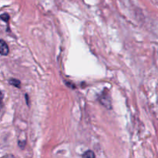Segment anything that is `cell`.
I'll list each match as a JSON object with an SVG mask.
<instances>
[{
    "mask_svg": "<svg viewBox=\"0 0 158 158\" xmlns=\"http://www.w3.org/2000/svg\"><path fill=\"white\" fill-rule=\"evenodd\" d=\"M9 52V46L3 40H0V55L7 56Z\"/></svg>",
    "mask_w": 158,
    "mask_h": 158,
    "instance_id": "cell-1",
    "label": "cell"
},
{
    "mask_svg": "<svg viewBox=\"0 0 158 158\" xmlns=\"http://www.w3.org/2000/svg\"><path fill=\"white\" fill-rule=\"evenodd\" d=\"M9 84L12 85V86H15V87H18V88L20 87V84H21L19 80H15V79H10V80H9Z\"/></svg>",
    "mask_w": 158,
    "mask_h": 158,
    "instance_id": "cell-2",
    "label": "cell"
},
{
    "mask_svg": "<svg viewBox=\"0 0 158 158\" xmlns=\"http://www.w3.org/2000/svg\"><path fill=\"white\" fill-rule=\"evenodd\" d=\"M83 157L86 158H94L95 157V154H94V152L91 151H87L86 152H85L84 154H83Z\"/></svg>",
    "mask_w": 158,
    "mask_h": 158,
    "instance_id": "cell-3",
    "label": "cell"
},
{
    "mask_svg": "<svg viewBox=\"0 0 158 158\" xmlns=\"http://www.w3.org/2000/svg\"><path fill=\"white\" fill-rule=\"evenodd\" d=\"M0 19L3 20V21H5L7 23V22H9V15H8L7 13L2 14V15H0Z\"/></svg>",
    "mask_w": 158,
    "mask_h": 158,
    "instance_id": "cell-4",
    "label": "cell"
},
{
    "mask_svg": "<svg viewBox=\"0 0 158 158\" xmlns=\"http://www.w3.org/2000/svg\"><path fill=\"white\" fill-rule=\"evenodd\" d=\"M3 97H4V95H3V94L2 91H0V103H2V102Z\"/></svg>",
    "mask_w": 158,
    "mask_h": 158,
    "instance_id": "cell-5",
    "label": "cell"
}]
</instances>
